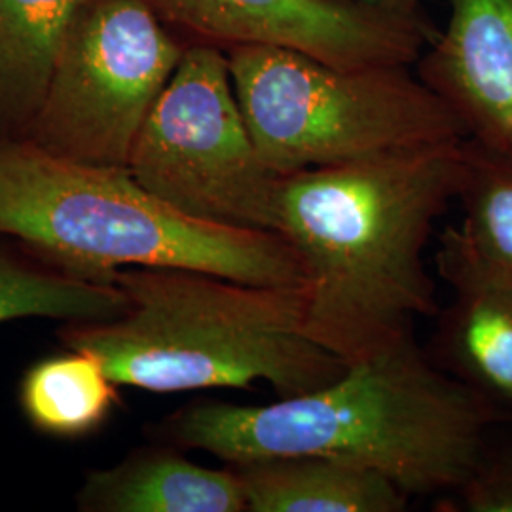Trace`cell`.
Listing matches in <instances>:
<instances>
[{
	"label": "cell",
	"instance_id": "8fae6325",
	"mask_svg": "<svg viewBox=\"0 0 512 512\" xmlns=\"http://www.w3.org/2000/svg\"><path fill=\"white\" fill-rule=\"evenodd\" d=\"M74 503L84 512H247L238 475L192 463L177 446H148L90 471Z\"/></svg>",
	"mask_w": 512,
	"mask_h": 512
},
{
	"label": "cell",
	"instance_id": "4fadbf2b",
	"mask_svg": "<svg viewBox=\"0 0 512 512\" xmlns=\"http://www.w3.org/2000/svg\"><path fill=\"white\" fill-rule=\"evenodd\" d=\"M82 0H0V141L23 139Z\"/></svg>",
	"mask_w": 512,
	"mask_h": 512
},
{
	"label": "cell",
	"instance_id": "3957f363",
	"mask_svg": "<svg viewBox=\"0 0 512 512\" xmlns=\"http://www.w3.org/2000/svg\"><path fill=\"white\" fill-rule=\"evenodd\" d=\"M118 317L69 323L61 340L95 355L114 384L154 393L272 387L277 399L334 382L348 363L304 332V289L179 268H122Z\"/></svg>",
	"mask_w": 512,
	"mask_h": 512
},
{
	"label": "cell",
	"instance_id": "6da1fadb",
	"mask_svg": "<svg viewBox=\"0 0 512 512\" xmlns=\"http://www.w3.org/2000/svg\"><path fill=\"white\" fill-rule=\"evenodd\" d=\"M465 139L279 175V234L306 270L304 332L353 363L437 317L425 249L458 198Z\"/></svg>",
	"mask_w": 512,
	"mask_h": 512
},
{
	"label": "cell",
	"instance_id": "30bf717a",
	"mask_svg": "<svg viewBox=\"0 0 512 512\" xmlns=\"http://www.w3.org/2000/svg\"><path fill=\"white\" fill-rule=\"evenodd\" d=\"M418 76L484 147L512 156V0H450Z\"/></svg>",
	"mask_w": 512,
	"mask_h": 512
},
{
	"label": "cell",
	"instance_id": "5bb4252c",
	"mask_svg": "<svg viewBox=\"0 0 512 512\" xmlns=\"http://www.w3.org/2000/svg\"><path fill=\"white\" fill-rule=\"evenodd\" d=\"M4 238L0 234V325L29 317L97 323L126 310L128 298L114 279L78 274Z\"/></svg>",
	"mask_w": 512,
	"mask_h": 512
},
{
	"label": "cell",
	"instance_id": "2e32d148",
	"mask_svg": "<svg viewBox=\"0 0 512 512\" xmlns=\"http://www.w3.org/2000/svg\"><path fill=\"white\" fill-rule=\"evenodd\" d=\"M463 147L459 228L480 255L512 274V156L473 139Z\"/></svg>",
	"mask_w": 512,
	"mask_h": 512
},
{
	"label": "cell",
	"instance_id": "52a82bcc",
	"mask_svg": "<svg viewBox=\"0 0 512 512\" xmlns=\"http://www.w3.org/2000/svg\"><path fill=\"white\" fill-rule=\"evenodd\" d=\"M147 0H82L25 141L80 164L128 167L186 46Z\"/></svg>",
	"mask_w": 512,
	"mask_h": 512
},
{
	"label": "cell",
	"instance_id": "7c38bea8",
	"mask_svg": "<svg viewBox=\"0 0 512 512\" xmlns=\"http://www.w3.org/2000/svg\"><path fill=\"white\" fill-rule=\"evenodd\" d=\"M247 512H403L410 495L387 476L323 456H270L228 465Z\"/></svg>",
	"mask_w": 512,
	"mask_h": 512
},
{
	"label": "cell",
	"instance_id": "7a4b0ae2",
	"mask_svg": "<svg viewBox=\"0 0 512 512\" xmlns=\"http://www.w3.org/2000/svg\"><path fill=\"white\" fill-rule=\"evenodd\" d=\"M507 416L444 372L414 332L330 384L272 404L194 403L158 433L230 463L323 456L387 476L410 497L458 494Z\"/></svg>",
	"mask_w": 512,
	"mask_h": 512
},
{
	"label": "cell",
	"instance_id": "277c9868",
	"mask_svg": "<svg viewBox=\"0 0 512 512\" xmlns=\"http://www.w3.org/2000/svg\"><path fill=\"white\" fill-rule=\"evenodd\" d=\"M0 234L78 274L179 268L251 285L304 289L306 270L279 232L194 219L128 169L80 164L37 145L0 141Z\"/></svg>",
	"mask_w": 512,
	"mask_h": 512
},
{
	"label": "cell",
	"instance_id": "5b68a950",
	"mask_svg": "<svg viewBox=\"0 0 512 512\" xmlns=\"http://www.w3.org/2000/svg\"><path fill=\"white\" fill-rule=\"evenodd\" d=\"M226 55L243 118L275 175L467 139L454 110L408 67H334L268 46Z\"/></svg>",
	"mask_w": 512,
	"mask_h": 512
},
{
	"label": "cell",
	"instance_id": "8992f818",
	"mask_svg": "<svg viewBox=\"0 0 512 512\" xmlns=\"http://www.w3.org/2000/svg\"><path fill=\"white\" fill-rule=\"evenodd\" d=\"M126 169L150 194L194 219L279 232V175L262 162L228 55L213 44L186 46Z\"/></svg>",
	"mask_w": 512,
	"mask_h": 512
},
{
	"label": "cell",
	"instance_id": "d6986e66",
	"mask_svg": "<svg viewBox=\"0 0 512 512\" xmlns=\"http://www.w3.org/2000/svg\"><path fill=\"white\" fill-rule=\"evenodd\" d=\"M357 2H372V4H376V0H357Z\"/></svg>",
	"mask_w": 512,
	"mask_h": 512
},
{
	"label": "cell",
	"instance_id": "9a60e30c",
	"mask_svg": "<svg viewBox=\"0 0 512 512\" xmlns=\"http://www.w3.org/2000/svg\"><path fill=\"white\" fill-rule=\"evenodd\" d=\"M116 387L95 355L69 348L25 372L19 403L25 418L44 435L78 439L107 421L118 401Z\"/></svg>",
	"mask_w": 512,
	"mask_h": 512
},
{
	"label": "cell",
	"instance_id": "9c48e42d",
	"mask_svg": "<svg viewBox=\"0 0 512 512\" xmlns=\"http://www.w3.org/2000/svg\"><path fill=\"white\" fill-rule=\"evenodd\" d=\"M435 264L452 300L439 311L433 361L512 414V274L486 260L448 224L439 236Z\"/></svg>",
	"mask_w": 512,
	"mask_h": 512
},
{
	"label": "cell",
	"instance_id": "ac0fdd59",
	"mask_svg": "<svg viewBox=\"0 0 512 512\" xmlns=\"http://www.w3.org/2000/svg\"><path fill=\"white\" fill-rule=\"evenodd\" d=\"M420 2L421 0H376L378 6L403 16H416V8Z\"/></svg>",
	"mask_w": 512,
	"mask_h": 512
},
{
	"label": "cell",
	"instance_id": "ba28073f",
	"mask_svg": "<svg viewBox=\"0 0 512 512\" xmlns=\"http://www.w3.org/2000/svg\"><path fill=\"white\" fill-rule=\"evenodd\" d=\"M167 25L217 48L268 46L334 67H410L433 37L416 16L357 0H147ZM224 50V52H226Z\"/></svg>",
	"mask_w": 512,
	"mask_h": 512
},
{
	"label": "cell",
	"instance_id": "e0dca14e",
	"mask_svg": "<svg viewBox=\"0 0 512 512\" xmlns=\"http://www.w3.org/2000/svg\"><path fill=\"white\" fill-rule=\"evenodd\" d=\"M467 512H512V440L486 446L473 475L459 490Z\"/></svg>",
	"mask_w": 512,
	"mask_h": 512
}]
</instances>
